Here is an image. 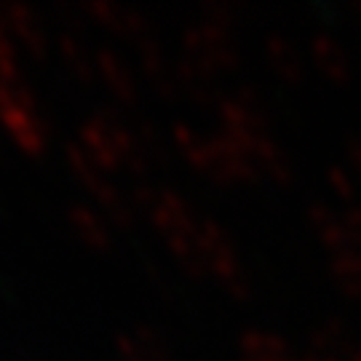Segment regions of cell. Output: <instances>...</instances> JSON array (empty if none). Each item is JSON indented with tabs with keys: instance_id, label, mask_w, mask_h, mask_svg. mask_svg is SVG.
<instances>
[{
	"instance_id": "1",
	"label": "cell",
	"mask_w": 361,
	"mask_h": 361,
	"mask_svg": "<svg viewBox=\"0 0 361 361\" xmlns=\"http://www.w3.org/2000/svg\"><path fill=\"white\" fill-rule=\"evenodd\" d=\"M171 140L177 145V150L185 155V161L209 180L219 185L257 180V169L244 153V147H238L222 131L214 137H204L190 123H177L171 131Z\"/></svg>"
},
{
	"instance_id": "2",
	"label": "cell",
	"mask_w": 361,
	"mask_h": 361,
	"mask_svg": "<svg viewBox=\"0 0 361 361\" xmlns=\"http://www.w3.org/2000/svg\"><path fill=\"white\" fill-rule=\"evenodd\" d=\"M80 147L113 174V171H131L142 177L150 166V155L137 140V131L126 129L113 116H94L80 129Z\"/></svg>"
},
{
	"instance_id": "3",
	"label": "cell",
	"mask_w": 361,
	"mask_h": 361,
	"mask_svg": "<svg viewBox=\"0 0 361 361\" xmlns=\"http://www.w3.org/2000/svg\"><path fill=\"white\" fill-rule=\"evenodd\" d=\"M182 49H185L182 62L209 80L238 67V49L233 43V32L217 30L201 19L185 30Z\"/></svg>"
},
{
	"instance_id": "4",
	"label": "cell",
	"mask_w": 361,
	"mask_h": 361,
	"mask_svg": "<svg viewBox=\"0 0 361 361\" xmlns=\"http://www.w3.org/2000/svg\"><path fill=\"white\" fill-rule=\"evenodd\" d=\"M198 255H201V265L207 276H214L233 297L238 300L249 297V279L238 262L231 238L212 219L198 222Z\"/></svg>"
},
{
	"instance_id": "5",
	"label": "cell",
	"mask_w": 361,
	"mask_h": 361,
	"mask_svg": "<svg viewBox=\"0 0 361 361\" xmlns=\"http://www.w3.org/2000/svg\"><path fill=\"white\" fill-rule=\"evenodd\" d=\"M308 222L319 241L332 252V257L361 252V207L356 204L343 212L316 204L308 212Z\"/></svg>"
},
{
	"instance_id": "6",
	"label": "cell",
	"mask_w": 361,
	"mask_h": 361,
	"mask_svg": "<svg viewBox=\"0 0 361 361\" xmlns=\"http://www.w3.org/2000/svg\"><path fill=\"white\" fill-rule=\"evenodd\" d=\"M217 118L222 134L235 140V142H246V140L268 134V129H265L268 121H265V113L259 107V99L246 89L217 99Z\"/></svg>"
},
{
	"instance_id": "7",
	"label": "cell",
	"mask_w": 361,
	"mask_h": 361,
	"mask_svg": "<svg viewBox=\"0 0 361 361\" xmlns=\"http://www.w3.org/2000/svg\"><path fill=\"white\" fill-rule=\"evenodd\" d=\"M83 11L89 13L91 19L102 27V30L118 35L121 40L134 43V49L142 46V43H147L150 38H155L153 30H150V22H147L140 11H131V8H126V6L107 3V0H94V3H89Z\"/></svg>"
},
{
	"instance_id": "8",
	"label": "cell",
	"mask_w": 361,
	"mask_h": 361,
	"mask_svg": "<svg viewBox=\"0 0 361 361\" xmlns=\"http://www.w3.org/2000/svg\"><path fill=\"white\" fill-rule=\"evenodd\" d=\"M97 59V80L104 86V91L116 99L118 104H134L137 97H140V86H137V75L134 70L126 65L123 56H118L116 51L110 49H102V51L94 54Z\"/></svg>"
},
{
	"instance_id": "9",
	"label": "cell",
	"mask_w": 361,
	"mask_h": 361,
	"mask_svg": "<svg viewBox=\"0 0 361 361\" xmlns=\"http://www.w3.org/2000/svg\"><path fill=\"white\" fill-rule=\"evenodd\" d=\"M147 217L153 219V225L164 233L166 241L188 233L198 222L190 204L182 195L174 193V190H158V198H155V204Z\"/></svg>"
},
{
	"instance_id": "10",
	"label": "cell",
	"mask_w": 361,
	"mask_h": 361,
	"mask_svg": "<svg viewBox=\"0 0 361 361\" xmlns=\"http://www.w3.org/2000/svg\"><path fill=\"white\" fill-rule=\"evenodd\" d=\"M67 219H70L73 231L78 233V238L89 246V249L104 252V249L113 246V228H110L107 217L97 207L78 204V207H73L67 212Z\"/></svg>"
},
{
	"instance_id": "11",
	"label": "cell",
	"mask_w": 361,
	"mask_h": 361,
	"mask_svg": "<svg viewBox=\"0 0 361 361\" xmlns=\"http://www.w3.org/2000/svg\"><path fill=\"white\" fill-rule=\"evenodd\" d=\"M310 59L319 67V73L335 83H348L350 80V59L345 49L326 32H316L310 38Z\"/></svg>"
},
{
	"instance_id": "12",
	"label": "cell",
	"mask_w": 361,
	"mask_h": 361,
	"mask_svg": "<svg viewBox=\"0 0 361 361\" xmlns=\"http://www.w3.org/2000/svg\"><path fill=\"white\" fill-rule=\"evenodd\" d=\"M238 350H241V361H300L295 359L286 340L273 332H262V329H252L241 335Z\"/></svg>"
},
{
	"instance_id": "13",
	"label": "cell",
	"mask_w": 361,
	"mask_h": 361,
	"mask_svg": "<svg viewBox=\"0 0 361 361\" xmlns=\"http://www.w3.org/2000/svg\"><path fill=\"white\" fill-rule=\"evenodd\" d=\"M265 59L271 70L279 78H284L289 83H300L305 75V62H302V54L297 51V46L284 35H271L265 40Z\"/></svg>"
},
{
	"instance_id": "14",
	"label": "cell",
	"mask_w": 361,
	"mask_h": 361,
	"mask_svg": "<svg viewBox=\"0 0 361 361\" xmlns=\"http://www.w3.org/2000/svg\"><path fill=\"white\" fill-rule=\"evenodd\" d=\"M353 348H356V337H353V329L343 319H326V322L319 324L313 329L310 350L319 353V356H332V359H337L340 353L348 356Z\"/></svg>"
},
{
	"instance_id": "15",
	"label": "cell",
	"mask_w": 361,
	"mask_h": 361,
	"mask_svg": "<svg viewBox=\"0 0 361 361\" xmlns=\"http://www.w3.org/2000/svg\"><path fill=\"white\" fill-rule=\"evenodd\" d=\"M118 361H166L161 337L147 326H137L129 335H121L116 343Z\"/></svg>"
},
{
	"instance_id": "16",
	"label": "cell",
	"mask_w": 361,
	"mask_h": 361,
	"mask_svg": "<svg viewBox=\"0 0 361 361\" xmlns=\"http://www.w3.org/2000/svg\"><path fill=\"white\" fill-rule=\"evenodd\" d=\"M329 273L335 279V284L348 297L361 300V252L359 255H340L332 257Z\"/></svg>"
},
{
	"instance_id": "17",
	"label": "cell",
	"mask_w": 361,
	"mask_h": 361,
	"mask_svg": "<svg viewBox=\"0 0 361 361\" xmlns=\"http://www.w3.org/2000/svg\"><path fill=\"white\" fill-rule=\"evenodd\" d=\"M62 59L80 83H97V59L80 46V40L62 38Z\"/></svg>"
},
{
	"instance_id": "18",
	"label": "cell",
	"mask_w": 361,
	"mask_h": 361,
	"mask_svg": "<svg viewBox=\"0 0 361 361\" xmlns=\"http://www.w3.org/2000/svg\"><path fill=\"white\" fill-rule=\"evenodd\" d=\"M6 25L25 40L27 49H32V51H43V49H46V35H43V30H40V25L35 22V16L27 13L25 8H11Z\"/></svg>"
},
{
	"instance_id": "19",
	"label": "cell",
	"mask_w": 361,
	"mask_h": 361,
	"mask_svg": "<svg viewBox=\"0 0 361 361\" xmlns=\"http://www.w3.org/2000/svg\"><path fill=\"white\" fill-rule=\"evenodd\" d=\"M326 182H329L332 193H335L340 201H345V204L353 207L356 193H359V180H356V174H353L348 166H332L326 171Z\"/></svg>"
},
{
	"instance_id": "20",
	"label": "cell",
	"mask_w": 361,
	"mask_h": 361,
	"mask_svg": "<svg viewBox=\"0 0 361 361\" xmlns=\"http://www.w3.org/2000/svg\"><path fill=\"white\" fill-rule=\"evenodd\" d=\"M348 169L361 180V140H350L348 142Z\"/></svg>"
},
{
	"instance_id": "21",
	"label": "cell",
	"mask_w": 361,
	"mask_h": 361,
	"mask_svg": "<svg viewBox=\"0 0 361 361\" xmlns=\"http://www.w3.org/2000/svg\"><path fill=\"white\" fill-rule=\"evenodd\" d=\"M300 361H340V359H332V356H319V353L308 350V356H302Z\"/></svg>"
},
{
	"instance_id": "22",
	"label": "cell",
	"mask_w": 361,
	"mask_h": 361,
	"mask_svg": "<svg viewBox=\"0 0 361 361\" xmlns=\"http://www.w3.org/2000/svg\"><path fill=\"white\" fill-rule=\"evenodd\" d=\"M348 361H361V343H356V348L348 353Z\"/></svg>"
},
{
	"instance_id": "23",
	"label": "cell",
	"mask_w": 361,
	"mask_h": 361,
	"mask_svg": "<svg viewBox=\"0 0 361 361\" xmlns=\"http://www.w3.org/2000/svg\"><path fill=\"white\" fill-rule=\"evenodd\" d=\"M356 11H359V13H361V3H359V6H356Z\"/></svg>"
}]
</instances>
